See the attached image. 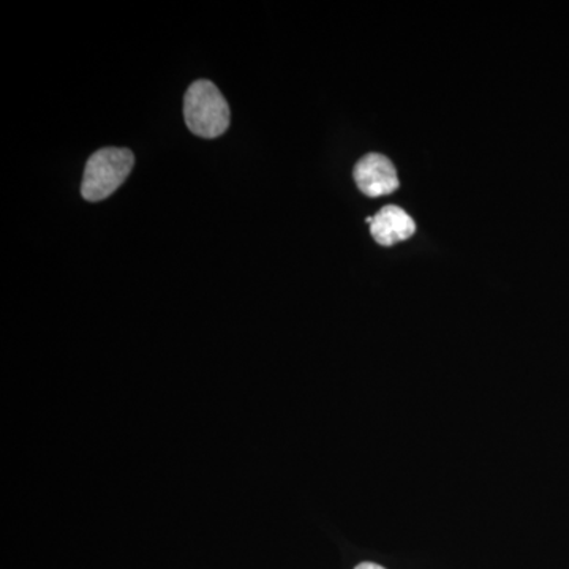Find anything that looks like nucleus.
Masks as SVG:
<instances>
[{
	"instance_id": "2",
	"label": "nucleus",
	"mask_w": 569,
	"mask_h": 569,
	"mask_svg": "<svg viewBox=\"0 0 569 569\" xmlns=\"http://www.w3.org/2000/svg\"><path fill=\"white\" fill-rule=\"evenodd\" d=\"M134 157L129 149L107 148L93 153L86 164L81 193L88 201L111 197L129 178Z\"/></svg>"
},
{
	"instance_id": "1",
	"label": "nucleus",
	"mask_w": 569,
	"mask_h": 569,
	"mask_svg": "<svg viewBox=\"0 0 569 569\" xmlns=\"http://www.w3.org/2000/svg\"><path fill=\"white\" fill-rule=\"evenodd\" d=\"M183 116L190 132L201 138H217L230 126V107L211 81H194L183 99Z\"/></svg>"
},
{
	"instance_id": "3",
	"label": "nucleus",
	"mask_w": 569,
	"mask_h": 569,
	"mask_svg": "<svg viewBox=\"0 0 569 569\" xmlns=\"http://www.w3.org/2000/svg\"><path fill=\"white\" fill-rule=\"evenodd\" d=\"M355 182L366 197L378 198L396 192L399 178L395 164L381 153H367L356 163Z\"/></svg>"
},
{
	"instance_id": "5",
	"label": "nucleus",
	"mask_w": 569,
	"mask_h": 569,
	"mask_svg": "<svg viewBox=\"0 0 569 569\" xmlns=\"http://www.w3.org/2000/svg\"><path fill=\"white\" fill-rule=\"evenodd\" d=\"M355 569H385V568L380 567V565L369 563V561H367V563L358 565V567H356Z\"/></svg>"
},
{
	"instance_id": "4",
	"label": "nucleus",
	"mask_w": 569,
	"mask_h": 569,
	"mask_svg": "<svg viewBox=\"0 0 569 569\" xmlns=\"http://www.w3.org/2000/svg\"><path fill=\"white\" fill-rule=\"evenodd\" d=\"M417 231V223L413 217L399 208V206L389 204L380 209V212L373 216L370 223V233L378 244L391 247L397 242L406 241Z\"/></svg>"
}]
</instances>
